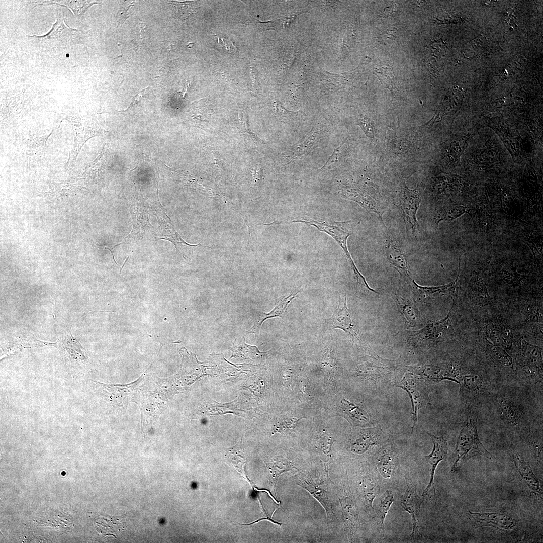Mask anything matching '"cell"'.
<instances>
[{
    "label": "cell",
    "mask_w": 543,
    "mask_h": 543,
    "mask_svg": "<svg viewBox=\"0 0 543 543\" xmlns=\"http://www.w3.org/2000/svg\"><path fill=\"white\" fill-rule=\"evenodd\" d=\"M455 461L452 470L456 471L461 463L477 456H484L489 459H495L484 446L477 431V416L475 413L469 412L465 423L458 435L455 450Z\"/></svg>",
    "instance_id": "6da1fadb"
},
{
    "label": "cell",
    "mask_w": 543,
    "mask_h": 543,
    "mask_svg": "<svg viewBox=\"0 0 543 543\" xmlns=\"http://www.w3.org/2000/svg\"><path fill=\"white\" fill-rule=\"evenodd\" d=\"M301 222L309 226H313L321 232H324L330 235L342 248L345 256L354 272L356 278L361 274L356 267L351 255L348 251L347 240L348 237L352 234L354 228L359 224L358 220H349L342 222H335L318 218L303 217L301 219L294 220L290 223Z\"/></svg>",
    "instance_id": "7a4b0ae2"
},
{
    "label": "cell",
    "mask_w": 543,
    "mask_h": 543,
    "mask_svg": "<svg viewBox=\"0 0 543 543\" xmlns=\"http://www.w3.org/2000/svg\"><path fill=\"white\" fill-rule=\"evenodd\" d=\"M313 475L308 471H301L294 476L296 483L307 491L324 509L327 516L333 520L335 514L329 498L327 481L328 470L326 467Z\"/></svg>",
    "instance_id": "3957f363"
},
{
    "label": "cell",
    "mask_w": 543,
    "mask_h": 543,
    "mask_svg": "<svg viewBox=\"0 0 543 543\" xmlns=\"http://www.w3.org/2000/svg\"><path fill=\"white\" fill-rule=\"evenodd\" d=\"M421 199V192L418 183L414 189H410L407 187L403 175L399 208L407 230L409 229L414 236H416L418 231L419 225L416 214Z\"/></svg>",
    "instance_id": "277c9868"
},
{
    "label": "cell",
    "mask_w": 543,
    "mask_h": 543,
    "mask_svg": "<svg viewBox=\"0 0 543 543\" xmlns=\"http://www.w3.org/2000/svg\"><path fill=\"white\" fill-rule=\"evenodd\" d=\"M426 433L430 437L433 447L431 453L425 456V460L430 465V476L429 483L422 494L423 502L425 499H431L434 497L435 489L433 480L435 471L438 464L445 459L448 451L447 442L442 436H437L428 432Z\"/></svg>",
    "instance_id": "5b68a950"
},
{
    "label": "cell",
    "mask_w": 543,
    "mask_h": 543,
    "mask_svg": "<svg viewBox=\"0 0 543 543\" xmlns=\"http://www.w3.org/2000/svg\"><path fill=\"white\" fill-rule=\"evenodd\" d=\"M422 379L413 374H408L398 386L406 391L410 398L413 409V427L417 422L418 411L428 402L427 390Z\"/></svg>",
    "instance_id": "8992f818"
},
{
    "label": "cell",
    "mask_w": 543,
    "mask_h": 543,
    "mask_svg": "<svg viewBox=\"0 0 543 543\" xmlns=\"http://www.w3.org/2000/svg\"><path fill=\"white\" fill-rule=\"evenodd\" d=\"M79 32V30L68 27L62 18H59L47 34L36 36L51 46H65L77 43Z\"/></svg>",
    "instance_id": "52a82bcc"
},
{
    "label": "cell",
    "mask_w": 543,
    "mask_h": 543,
    "mask_svg": "<svg viewBox=\"0 0 543 543\" xmlns=\"http://www.w3.org/2000/svg\"><path fill=\"white\" fill-rule=\"evenodd\" d=\"M406 482L407 488L400 497V504L404 510L410 514L412 519L413 529L410 535L411 539H420L421 536L418 530V515L423 501L417 493L415 485L409 479H407Z\"/></svg>",
    "instance_id": "ba28073f"
},
{
    "label": "cell",
    "mask_w": 543,
    "mask_h": 543,
    "mask_svg": "<svg viewBox=\"0 0 543 543\" xmlns=\"http://www.w3.org/2000/svg\"><path fill=\"white\" fill-rule=\"evenodd\" d=\"M468 517L475 528L492 526L503 530H511L516 525L512 516L505 513H480L469 511Z\"/></svg>",
    "instance_id": "9c48e42d"
},
{
    "label": "cell",
    "mask_w": 543,
    "mask_h": 543,
    "mask_svg": "<svg viewBox=\"0 0 543 543\" xmlns=\"http://www.w3.org/2000/svg\"><path fill=\"white\" fill-rule=\"evenodd\" d=\"M349 485H343L344 493L339 498L343 520L350 540H353L359 526V512L350 493Z\"/></svg>",
    "instance_id": "30bf717a"
},
{
    "label": "cell",
    "mask_w": 543,
    "mask_h": 543,
    "mask_svg": "<svg viewBox=\"0 0 543 543\" xmlns=\"http://www.w3.org/2000/svg\"><path fill=\"white\" fill-rule=\"evenodd\" d=\"M519 358L521 367L525 368L528 373L542 379V358L541 348L523 340Z\"/></svg>",
    "instance_id": "8fae6325"
},
{
    "label": "cell",
    "mask_w": 543,
    "mask_h": 543,
    "mask_svg": "<svg viewBox=\"0 0 543 543\" xmlns=\"http://www.w3.org/2000/svg\"><path fill=\"white\" fill-rule=\"evenodd\" d=\"M324 131L323 125L316 123L308 133L293 145L287 156L289 160L294 161L308 154L318 144Z\"/></svg>",
    "instance_id": "7c38bea8"
},
{
    "label": "cell",
    "mask_w": 543,
    "mask_h": 543,
    "mask_svg": "<svg viewBox=\"0 0 543 543\" xmlns=\"http://www.w3.org/2000/svg\"><path fill=\"white\" fill-rule=\"evenodd\" d=\"M383 440V432L379 427L361 429L353 437L351 450L356 454L364 453L372 446L380 444Z\"/></svg>",
    "instance_id": "4fadbf2b"
},
{
    "label": "cell",
    "mask_w": 543,
    "mask_h": 543,
    "mask_svg": "<svg viewBox=\"0 0 543 543\" xmlns=\"http://www.w3.org/2000/svg\"><path fill=\"white\" fill-rule=\"evenodd\" d=\"M342 194L346 198L353 200L367 211L376 213L383 222V215L387 208L382 205L368 194L356 188L347 187L341 190Z\"/></svg>",
    "instance_id": "5bb4252c"
},
{
    "label": "cell",
    "mask_w": 543,
    "mask_h": 543,
    "mask_svg": "<svg viewBox=\"0 0 543 543\" xmlns=\"http://www.w3.org/2000/svg\"><path fill=\"white\" fill-rule=\"evenodd\" d=\"M511 454L514 465L525 484L534 493H541L540 481L534 474L528 462L515 450Z\"/></svg>",
    "instance_id": "9a60e30c"
},
{
    "label": "cell",
    "mask_w": 543,
    "mask_h": 543,
    "mask_svg": "<svg viewBox=\"0 0 543 543\" xmlns=\"http://www.w3.org/2000/svg\"><path fill=\"white\" fill-rule=\"evenodd\" d=\"M331 321L333 328H339L344 330L353 338L357 336L352 316L347 307L346 297L342 305L340 300L338 307L333 314Z\"/></svg>",
    "instance_id": "2e32d148"
},
{
    "label": "cell",
    "mask_w": 543,
    "mask_h": 543,
    "mask_svg": "<svg viewBox=\"0 0 543 543\" xmlns=\"http://www.w3.org/2000/svg\"><path fill=\"white\" fill-rule=\"evenodd\" d=\"M385 255L387 260L407 281L411 278L407 259L402 250L394 242H388L386 245Z\"/></svg>",
    "instance_id": "e0dca14e"
},
{
    "label": "cell",
    "mask_w": 543,
    "mask_h": 543,
    "mask_svg": "<svg viewBox=\"0 0 543 543\" xmlns=\"http://www.w3.org/2000/svg\"><path fill=\"white\" fill-rule=\"evenodd\" d=\"M298 293H291L290 295L280 299L276 304L272 311L268 313L258 312L255 320L253 326L249 332L256 333L258 332L262 323L268 318L274 317H283L291 301L297 297Z\"/></svg>",
    "instance_id": "ac0fdd59"
},
{
    "label": "cell",
    "mask_w": 543,
    "mask_h": 543,
    "mask_svg": "<svg viewBox=\"0 0 543 543\" xmlns=\"http://www.w3.org/2000/svg\"><path fill=\"white\" fill-rule=\"evenodd\" d=\"M341 407L344 414L353 426L363 425L369 422L368 414L358 404L343 399Z\"/></svg>",
    "instance_id": "d6986e66"
},
{
    "label": "cell",
    "mask_w": 543,
    "mask_h": 543,
    "mask_svg": "<svg viewBox=\"0 0 543 543\" xmlns=\"http://www.w3.org/2000/svg\"><path fill=\"white\" fill-rule=\"evenodd\" d=\"M459 381L460 385V392L464 398L471 399L476 397L483 386V382L477 375L461 376Z\"/></svg>",
    "instance_id": "ffe728a7"
},
{
    "label": "cell",
    "mask_w": 543,
    "mask_h": 543,
    "mask_svg": "<svg viewBox=\"0 0 543 543\" xmlns=\"http://www.w3.org/2000/svg\"><path fill=\"white\" fill-rule=\"evenodd\" d=\"M360 490L365 504L373 509L374 500L380 492L378 482L370 475H366L361 482Z\"/></svg>",
    "instance_id": "44dd1931"
},
{
    "label": "cell",
    "mask_w": 543,
    "mask_h": 543,
    "mask_svg": "<svg viewBox=\"0 0 543 543\" xmlns=\"http://www.w3.org/2000/svg\"><path fill=\"white\" fill-rule=\"evenodd\" d=\"M266 464L269 470L271 476V482L274 487L276 486L278 479L281 474L287 471L297 469L293 464L282 457H276Z\"/></svg>",
    "instance_id": "7402d4cb"
},
{
    "label": "cell",
    "mask_w": 543,
    "mask_h": 543,
    "mask_svg": "<svg viewBox=\"0 0 543 543\" xmlns=\"http://www.w3.org/2000/svg\"><path fill=\"white\" fill-rule=\"evenodd\" d=\"M501 414L504 419L512 425H517L521 418V409L516 403L508 399H503L500 403Z\"/></svg>",
    "instance_id": "603a6c76"
},
{
    "label": "cell",
    "mask_w": 543,
    "mask_h": 543,
    "mask_svg": "<svg viewBox=\"0 0 543 543\" xmlns=\"http://www.w3.org/2000/svg\"><path fill=\"white\" fill-rule=\"evenodd\" d=\"M230 349L232 351L231 358L233 357L240 360L246 359L252 357H258L261 354L266 353L259 351L255 346L246 344L245 342V339L243 341H238L236 339L233 343V346L232 348H230Z\"/></svg>",
    "instance_id": "cb8c5ba5"
},
{
    "label": "cell",
    "mask_w": 543,
    "mask_h": 543,
    "mask_svg": "<svg viewBox=\"0 0 543 543\" xmlns=\"http://www.w3.org/2000/svg\"><path fill=\"white\" fill-rule=\"evenodd\" d=\"M379 473L385 479H389L394 469V461L391 452L387 448L380 451L377 461Z\"/></svg>",
    "instance_id": "d4e9b609"
},
{
    "label": "cell",
    "mask_w": 543,
    "mask_h": 543,
    "mask_svg": "<svg viewBox=\"0 0 543 543\" xmlns=\"http://www.w3.org/2000/svg\"><path fill=\"white\" fill-rule=\"evenodd\" d=\"M448 315L445 319L433 322L427 325L420 333V337L422 339L426 340H434L438 338L441 334L444 329L446 328L449 320Z\"/></svg>",
    "instance_id": "484cf974"
},
{
    "label": "cell",
    "mask_w": 543,
    "mask_h": 543,
    "mask_svg": "<svg viewBox=\"0 0 543 543\" xmlns=\"http://www.w3.org/2000/svg\"><path fill=\"white\" fill-rule=\"evenodd\" d=\"M233 466L240 473L243 474V466L246 462L242 446V438L239 442L230 448L226 454Z\"/></svg>",
    "instance_id": "4316f807"
},
{
    "label": "cell",
    "mask_w": 543,
    "mask_h": 543,
    "mask_svg": "<svg viewBox=\"0 0 543 543\" xmlns=\"http://www.w3.org/2000/svg\"><path fill=\"white\" fill-rule=\"evenodd\" d=\"M465 209L466 208L462 206L441 208L436 211L434 214V218L436 221V226L437 227L439 222L441 221H451L459 217L465 213Z\"/></svg>",
    "instance_id": "83f0119b"
},
{
    "label": "cell",
    "mask_w": 543,
    "mask_h": 543,
    "mask_svg": "<svg viewBox=\"0 0 543 543\" xmlns=\"http://www.w3.org/2000/svg\"><path fill=\"white\" fill-rule=\"evenodd\" d=\"M52 4L67 7L73 12L76 18H79L86 11L88 7L95 3H90L88 1H54L53 2L51 1L50 2H47L45 4L50 5Z\"/></svg>",
    "instance_id": "f1b7e54d"
},
{
    "label": "cell",
    "mask_w": 543,
    "mask_h": 543,
    "mask_svg": "<svg viewBox=\"0 0 543 543\" xmlns=\"http://www.w3.org/2000/svg\"><path fill=\"white\" fill-rule=\"evenodd\" d=\"M487 345L490 354L498 363L503 366L513 369L512 358L504 349L489 342Z\"/></svg>",
    "instance_id": "f546056e"
},
{
    "label": "cell",
    "mask_w": 543,
    "mask_h": 543,
    "mask_svg": "<svg viewBox=\"0 0 543 543\" xmlns=\"http://www.w3.org/2000/svg\"><path fill=\"white\" fill-rule=\"evenodd\" d=\"M300 14L301 13L285 15L280 19L273 21L259 22V25L265 29H273L276 31L280 30L283 28L286 29L290 26V24L296 19Z\"/></svg>",
    "instance_id": "4dcf8cb0"
},
{
    "label": "cell",
    "mask_w": 543,
    "mask_h": 543,
    "mask_svg": "<svg viewBox=\"0 0 543 543\" xmlns=\"http://www.w3.org/2000/svg\"><path fill=\"white\" fill-rule=\"evenodd\" d=\"M380 502L377 511L381 526L384 528V521L386 515L393 503L394 496L392 491L386 490L380 498Z\"/></svg>",
    "instance_id": "1f68e13d"
},
{
    "label": "cell",
    "mask_w": 543,
    "mask_h": 543,
    "mask_svg": "<svg viewBox=\"0 0 543 543\" xmlns=\"http://www.w3.org/2000/svg\"><path fill=\"white\" fill-rule=\"evenodd\" d=\"M459 276V273L456 280L449 284L436 287H422L418 285L414 280L411 278L407 282L411 286L416 293H419L421 296H429L435 293H441L447 291L451 288L456 283Z\"/></svg>",
    "instance_id": "d6a6232c"
},
{
    "label": "cell",
    "mask_w": 543,
    "mask_h": 543,
    "mask_svg": "<svg viewBox=\"0 0 543 543\" xmlns=\"http://www.w3.org/2000/svg\"><path fill=\"white\" fill-rule=\"evenodd\" d=\"M397 300L407 321L411 324L416 325L418 322L419 318V313L415 310L416 309L414 305L401 298H397Z\"/></svg>",
    "instance_id": "836d02e7"
},
{
    "label": "cell",
    "mask_w": 543,
    "mask_h": 543,
    "mask_svg": "<svg viewBox=\"0 0 543 543\" xmlns=\"http://www.w3.org/2000/svg\"><path fill=\"white\" fill-rule=\"evenodd\" d=\"M334 439L325 431L322 432L318 441V445L322 452L327 457H331V446Z\"/></svg>",
    "instance_id": "e575fe53"
},
{
    "label": "cell",
    "mask_w": 543,
    "mask_h": 543,
    "mask_svg": "<svg viewBox=\"0 0 543 543\" xmlns=\"http://www.w3.org/2000/svg\"><path fill=\"white\" fill-rule=\"evenodd\" d=\"M346 139H345L338 147L334 150L331 155L327 159L324 165L319 169L320 170L327 167L331 164H334L341 159L344 149V145L346 142Z\"/></svg>",
    "instance_id": "d590c367"
},
{
    "label": "cell",
    "mask_w": 543,
    "mask_h": 543,
    "mask_svg": "<svg viewBox=\"0 0 543 543\" xmlns=\"http://www.w3.org/2000/svg\"><path fill=\"white\" fill-rule=\"evenodd\" d=\"M359 125L365 134L370 138L374 137L375 131L373 123L370 119L366 116H361L357 120Z\"/></svg>",
    "instance_id": "8d00e7d4"
},
{
    "label": "cell",
    "mask_w": 543,
    "mask_h": 543,
    "mask_svg": "<svg viewBox=\"0 0 543 543\" xmlns=\"http://www.w3.org/2000/svg\"><path fill=\"white\" fill-rule=\"evenodd\" d=\"M132 6L131 4L125 5V3L120 5V10L117 15V20L119 25L123 24L131 16V12L129 11V9Z\"/></svg>",
    "instance_id": "74e56055"
},
{
    "label": "cell",
    "mask_w": 543,
    "mask_h": 543,
    "mask_svg": "<svg viewBox=\"0 0 543 543\" xmlns=\"http://www.w3.org/2000/svg\"><path fill=\"white\" fill-rule=\"evenodd\" d=\"M322 364L323 368L327 372H330L334 369V360L331 356L330 353L327 352L325 353L323 358Z\"/></svg>",
    "instance_id": "f35d334b"
},
{
    "label": "cell",
    "mask_w": 543,
    "mask_h": 543,
    "mask_svg": "<svg viewBox=\"0 0 543 543\" xmlns=\"http://www.w3.org/2000/svg\"><path fill=\"white\" fill-rule=\"evenodd\" d=\"M262 173V167L260 164H257L253 167V173L255 179L259 180L260 178Z\"/></svg>",
    "instance_id": "ab89813d"
},
{
    "label": "cell",
    "mask_w": 543,
    "mask_h": 543,
    "mask_svg": "<svg viewBox=\"0 0 543 543\" xmlns=\"http://www.w3.org/2000/svg\"><path fill=\"white\" fill-rule=\"evenodd\" d=\"M250 73L252 80V84L253 88H255L257 84L258 75L256 70L252 67H250Z\"/></svg>",
    "instance_id": "60d3db41"
},
{
    "label": "cell",
    "mask_w": 543,
    "mask_h": 543,
    "mask_svg": "<svg viewBox=\"0 0 543 543\" xmlns=\"http://www.w3.org/2000/svg\"><path fill=\"white\" fill-rule=\"evenodd\" d=\"M123 243H124V242H122V243H119V244H117L116 245H115V246H114V247H113V248L112 249H111L110 248H108V247H104V248H105V249H108V250H109L110 251V252H111V253H112V257H113V260H114V261L115 263H116V264L117 265H118V264H117V262H116V261H115V258H114V254H113V253H114V249H115V248H116V247H117V246H118V245H120V244H123Z\"/></svg>",
    "instance_id": "b9f144b4"
},
{
    "label": "cell",
    "mask_w": 543,
    "mask_h": 543,
    "mask_svg": "<svg viewBox=\"0 0 543 543\" xmlns=\"http://www.w3.org/2000/svg\"><path fill=\"white\" fill-rule=\"evenodd\" d=\"M129 256H128L127 257V258H126V259L125 260V262H124V264H123V266H122V267L121 268V269H120V273H121V270H122V269H123V267L124 266V265H125V263L126 262V261H127L128 260V259H129Z\"/></svg>",
    "instance_id": "7bdbcfd3"
}]
</instances>
